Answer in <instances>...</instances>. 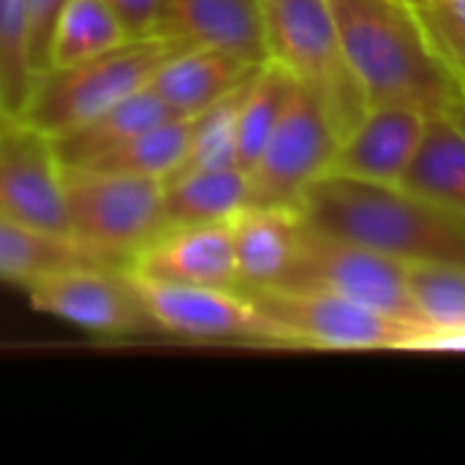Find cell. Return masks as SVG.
<instances>
[{
  "mask_svg": "<svg viewBox=\"0 0 465 465\" xmlns=\"http://www.w3.org/2000/svg\"><path fill=\"white\" fill-rule=\"evenodd\" d=\"M425 114L406 104L368 106L360 123L341 139L330 172L368 183H401L420 144Z\"/></svg>",
  "mask_w": 465,
  "mask_h": 465,
  "instance_id": "obj_13",
  "label": "cell"
},
{
  "mask_svg": "<svg viewBox=\"0 0 465 465\" xmlns=\"http://www.w3.org/2000/svg\"><path fill=\"white\" fill-rule=\"evenodd\" d=\"M169 117H177V114H172V109L147 84V87L131 93L128 98L117 101L106 112L95 114L76 131H71L60 139H52V144H54V153L63 163V169H82L90 161L112 153L114 147L125 144L128 139L139 136L142 131H147Z\"/></svg>",
  "mask_w": 465,
  "mask_h": 465,
  "instance_id": "obj_19",
  "label": "cell"
},
{
  "mask_svg": "<svg viewBox=\"0 0 465 465\" xmlns=\"http://www.w3.org/2000/svg\"><path fill=\"white\" fill-rule=\"evenodd\" d=\"M104 3L117 14V19L125 25V30L134 38H144L155 33L163 5V0H104Z\"/></svg>",
  "mask_w": 465,
  "mask_h": 465,
  "instance_id": "obj_28",
  "label": "cell"
},
{
  "mask_svg": "<svg viewBox=\"0 0 465 465\" xmlns=\"http://www.w3.org/2000/svg\"><path fill=\"white\" fill-rule=\"evenodd\" d=\"M35 311L104 338L155 330L128 267H71L25 286Z\"/></svg>",
  "mask_w": 465,
  "mask_h": 465,
  "instance_id": "obj_10",
  "label": "cell"
},
{
  "mask_svg": "<svg viewBox=\"0 0 465 465\" xmlns=\"http://www.w3.org/2000/svg\"><path fill=\"white\" fill-rule=\"evenodd\" d=\"M155 330L223 346L297 349L294 338L270 319L242 289L174 283L139 275L128 267Z\"/></svg>",
  "mask_w": 465,
  "mask_h": 465,
  "instance_id": "obj_7",
  "label": "cell"
},
{
  "mask_svg": "<svg viewBox=\"0 0 465 465\" xmlns=\"http://www.w3.org/2000/svg\"><path fill=\"white\" fill-rule=\"evenodd\" d=\"M153 35L221 49L251 65L270 60L262 0H163Z\"/></svg>",
  "mask_w": 465,
  "mask_h": 465,
  "instance_id": "obj_12",
  "label": "cell"
},
{
  "mask_svg": "<svg viewBox=\"0 0 465 465\" xmlns=\"http://www.w3.org/2000/svg\"><path fill=\"white\" fill-rule=\"evenodd\" d=\"M177 46L158 35L131 38L74 65L44 68L16 117L49 139H60L117 101L150 84Z\"/></svg>",
  "mask_w": 465,
  "mask_h": 465,
  "instance_id": "obj_3",
  "label": "cell"
},
{
  "mask_svg": "<svg viewBox=\"0 0 465 465\" xmlns=\"http://www.w3.org/2000/svg\"><path fill=\"white\" fill-rule=\"evenodd\" d=\"M428 41L465 90V0H409Z\"/></svg>",
  "mask_w": 465,
  "mask_h": 465,
  "instance_id": "obj_27",
  "label": "cell"
},
{
  "mask_svg": "<svg viewBox=\"0 0 465 465\" xmlns=\"http://www.w3.org/2000/svg\"><path fill=\"white\" fill-rule=\"evenodd\" d=\"M297 213L324 234L403 264H465V213L417 196L401 183L327 172L302 193Z\"/></svg>",
  "mask_w": 465,
  "mask_h": 465,
  "instance_id": "obj_1",
  "label": "cell"
},
{
  "mask_svg": "<svg viewBox=\"0 0 465 465\" xmlns=\"http://www.w3.org/2000/svg\"><path fill=\"white\" fill-rule=\"evenodd\" d=\"M71 267H128V264L84 245L74 234L49 232L0 215V281L3 283H16L25 289L35 278Z\"/></svg>",
  "mask_w": 465,
  "mask_h": 465,
  "instance_id": "obj_18",
  "label": "cell"
},
{
  "mask_svg": "<svg viewBox=\"0 0 465 465\" xmlns=\"http://www.w3.org/2000/svg\"><path fill=\"white\" fill-rule=\"evenodd\" d=\"M270 319H275L297 349H425L433 332L417 322L398 319L362 302L311 289H242Z\"/></svg>",
  "mask_w": 465,
  "mask_h": 465,
  "instance_id": "obj_6",
  "label": "cell"
},
{
  "mask_svg": "<svg viewBox=\"0 0 465 465\" xmlns=\"http://www.w3.org/2000/svg\"><path fill=\"white\" fill-rule=\"evenodd\" d=\"M338 144L324 104L300 82L278 128L248 169L251 204L297 210L302 193L330 172Z\"/></svg>",
  "mask_w": 465,
  "mask_h": 465,
  "instance_id": "obj_9",
  "label": "cell"
},
{
  "mask_svg": "<svg viewBox=\"0 0 465 465\" xmlns=\"http://www.w3.org/2000/svg\"><path fill=\"white\" fill-rule=\"evenodd\" d=\"M270 60L319 95L338 139L365 114L368 98L354 79L327 0H262Z\"/></svg>",
  "mask_w": 465,
  "mask_h": 465,
  "instance_id": "obj_4",
  "label": "cell"
},
{
  "mask_svg": "<svg viewBox=\"0 0 465 465\" xmlns=\"http://www.w3.org/2000/svg\"><path fill=\"white\" fill-rule=\"evenodd\" d=\"M401 185L465 213V104L425 114V128Z\"/></svg>",
  "mask_w": 465,
  "mask_h": 465,
  "instance_id": "obj_16",
  "label": "cell"
},
{
  "mask_svg": "<svg viewBox=\"0 0 465 465\" xmlns=\"http://www.w3.org/2000/svg\"><path fill=\"white\" fill-rule=\"evenodd\" d=\"M229 226L237 262V289L278 286L297 248L300 213L248 204L229 221Z\"/></svg>",
  "mask_w": 465,
  "mask_h": 465,
  "instance_id": "obj_17",
  "label": "cell"
},
{
  "mask_svg": "<svg viewBox=\"0 0 465 465\" xmlns=\"http://www.w3.org/2000/svg\"><path fill=\"white\" fill-rule=\"evenodd\" d=\"M131 38L104 0H63L46 41V68L82 63Z\"/></svg>",
  "mask_w": 465,
  "mask_h": 465,
  "instance_id": "obj_21",
  "label": "cell"
},
{
  "mask_svg": "<svg viewBox=\"0 0 465 465\" xmlns=\"http://www.w3.org/2000/svg\"><path fill=\"white\" fill-rule=\"evenodd\" d=\"M343 57L368 106L406 104L422 112L465 104L409 0H327Z\"/></svg>",
  "mask_w": 465,
  "mask_h": 465,
  "instance_id": "obj_2",
  "label": "cell"
},
{
  "mask_svg": "<svg viewBox=\"0 0 465 465\" xmlns=\"http://www.w3.org/2000/svg\"><path fill=\"white\" fill-rule=\"evenodd\" d=\"M406 278L414 319L433 338L465 330V264H409Z\"/></svg>",
  "mask_w": 465,
  "mask_h": 465,
  "instance_id": "obj_24",
  "label": "cell"
},
{
  "mask_svg": "<svg viewBox=\"0 0 465 465\" xmlns=\"http://www.w3.org/2000/svg\"><path fill=\"white\" fill-rule=\"evenodd\" d=\"M406 272L409 264L376 253L365 245L324 234L300 218L297 248L278 286L330 292L381 313L417 322Z\"/></svg>",
  "mask_w": 465,
  "mask_h": 465,
  "instance_id": "obj_8",
  "label": "cell"
},
{
  "mask_svg": "<svg viewBox=\"0 0 465 465\" xmlns=\"http://www.w3.org/2000/svg\"><path fill=\"white\" fill-rule=\"evenodd\" d=\"M0 215L71 234L65 169L52 139L22 117L0 123Z\"/></svg>",
  "mask_w": 465,
  "mask_h": 465,
  "instance_id": "obj_11",
  "label": "cell"
},
{
  "mask_svg": "<svg viewBox=\"0 0 465 465\" xmlns=\"http://www.w3.org/2000/svg\"><path fill=\"white\" fill-rule=\"evenodd\" d=\"M68 226L84 245L131 264L163 229V180L65 169Z\"/></svg>",
  "mask_w": 465,
  "mask_h": 465,
  "instance_id": "obj_5",
  "label": "cell"
},
{
  "mask_svg": "<svg viewBox=\"0 0 465 465\" xmlns=\"http://www.w3.org/2000/svg\"><path fill=\"white\" fill-rule=\"evenodd\" d=\"M259 65L210 46H177L153 74L150 87L177 117H196L245 84Z\"/></svg>",
  "mask_w": 465,
  "mask_h": 465,
  "instance_id": "obj_15",
  "label": "cell"
},
{
  "mask_svg": "<svg viewBox=\"0 0 465 465\" xmlns=\"http://www.w3.org/2000/svg\"><path fill=\"white\" fill-rule=\"evenodd\" d=\"M425 349L428 351H465V330L452 332V335H439Z\"/></svg>",
  "mask_w": 465,
  "mask_h": 465,
  "instance_id": "obj_30",
  "label": "cell"
},
{
  "mask_svg": "<svg viewBox=\"0 0 465 465\" xmlns=\"http://www.w3.org/2000/svg\"><path fill=\"white\" fill-rule=\"evenodd\" d=\"M128 267L139 275L158 278V281L237 289L232 226L229 221L199 223V226H169Z\"/></svg>",
  "mask_w": 465,
  "mask_h": 465,
  "instance_id": "obj_14",
  "label": "cell"
},
{
  "mask_svg": "<svg viewBox=\"0 0 465 465\" xmlns=\"http://www.w3.org/2000/svg\"><path fill=\"white\" fill-rule=\"evenodd\" d=\"M297 84L300 82L294 79V74L272 60L256 68L240 104V123H237V166L240 169L248 172L256 163L272 131L278 128Z\"/></svg>",
  "mask_w": 465,
  "mask_h": 465,
  "instance_id": "obj_22",
  "label": "cell"
},
{
  "mask_svg": "<svg viewBox=\"0 0 465 465\" xmlns=\"http://www.w3.org/2000/svg\"><path fill=\"white\" fill-rule=\"evenodd\" d=\"M248 204H251L248 172L240 166L177 172L163 183L166 229L226 223Z\"/></svg>",
  "mask_w": 465,
  "mask_h": 465,
  "instance_id": "obj_20",
  "label": "cell"
},
{
  "mask_svg": "<svg viewBox=\"0 0 465 465\" xmlns=\"http://www.w3.org/2000/svg\"><path fill=\"white\" fill-rule=\"evenodd\" d=\"M5 117H8V114H5V109H3V104H0V123H3Z\"/></svg>",
  "mask_w": 465,
  "mask_h": 465,
  "instance_id": "obj_31",
  "label": "cell"
},
{
  "mask_svg": "<svg viewBox=\"0 0 465 465\" xmlns=\"http://www.w3.org/2000/svg\"><path fill=\"white\" fill-rule=\"evenodd\" d=\"M38 76L27 0H0V104L16 117Z\"/></svg>",
  "mask_w": 465,
  "mask_h": 465,
  "instance_id": "obj_25",
  "label": "cell"
},
{
  "mask_svg": "<svg viewBox=\"0 0 465 465\" xmlns=\"http://www.w3.org/2000/svg\"><path fill=\"white\" fill-rule=\"evenodd\" d=\"M188 142H191V117H169L142 131L139 136L128 139L125 144L114 147L112 153L90 161L82 169L153 177L166 183L183 166Z\"/></svg>",
  "mask_w": 465,
  "mask_h": 465,
  "instance_id": "obj_23",
  "label": "cell"
},
{
  "mask_svg": "<svg viewBox=\"0 0 465 465\" xmlns=\"http://www.w3.org/2000/svg\"><path fill=\"white\" fill-rule=\"evenodd\" d=\"M27 3H30V25H33V57H35V68L41 74L46 68L49 30H52V22L63 5V0H27Z\"/></svg>",
  "mask_w": 465,
  "mask_h": 465,
  "instance_id": "obj_29",
  "label": "cell"
},
{
  "mask_svg": "<svg viewBox=\"0 0 465 465\" xmlns=\"http://www.w3.org/2000/svg\"><path fill=\"white\" fill-rule=\"evenodd\" d=\"M248 82L232 90L229 95H223L210 109L191 117V142H188L185 161L177 172L237 166V123H240V104Z\"/></svg>",
  "mask_w": 465,
  "mask_h": 465,
  "instance_id": "obj_26",
  "label": "cell"
}]
</instances>
